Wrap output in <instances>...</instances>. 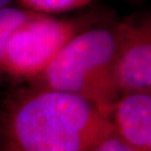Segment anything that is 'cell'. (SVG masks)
Returning <instances> with one entry per match:
<instances>
[{
	"instance_id": "6da1fadb",
	"label": "cell",
	"mask_w": 151,
	"mask_h": 151,
	"mask_svg": "<svg viewBox=\"0 0 151 151\" xmlns=\"http://www.w3.org/2000/svg\"><path fill=\"white\" fill-rule=\"evenodd\" d=\"M112 131L111 114L70 93L28 84L0 102V151H91Z\"/></svg>"
},
{
	"instance_id": "7a4b0ae2",
	"label": "cell",
	"mask_w": 151,
	"mask_h": 151,
	"mask_svg": "<svg viewBox=\"0 0 151 151\" xmlns=\"http://www.w3.org/2000/svg\"><path fill=\"white\" fill-rule=\"evenodd\" d=\"M119 40L120 22L86 28L28 84L80 96L111 114L121 95L116 77Z\"/></svg>"
},
{
	"instance_id": "3957f363",
	"label": "cell",
	"mask_w": 151,
	"mask_h": 151,
	"mask_svg": "<svg viewBox=\"0 0 151 151\" xmlns=\"http://www.w3.org/2000/svg\"><path fill=\"white\" fill-rule=\"evenodd\" d=\"M90 24L91 20L86 18H57L36 14L11 34L2 60L4 77L29 83Z\"/></svg>"
},
{
	"instance_id": "277c9868",
	"label": "cell",
	"mask_w": 151,
	"mask_h": 151,
	"mask_svg": "<svg viewBox=\"0 0 151 151\" xmlns=\"http://www.w3.org/2000/svg\"><path fill=\"white\" fill-rule=\"evenodd\" d=\"M116 77L121 94L151 92V20L120 22V40L116 54Z\"/></svg>"
},
{
	"instance_id": "5b68a950",
	"label": "cell",
	"mask_w": 151,
	"mask_h": 151,
	"mask_svg": "<svg viewBox=\"0 0 151 151\" xmlns=\"http://www.w3.org/2000/svg\"><path fill=\"white\" fill-rule=\"evenodd\" d=\"M114 134L134 151H151V92L122 93L111 111Z\"/></svg>"
},
{
	"instance_id": "8992f818",
	"label": "cell",
	"mask_w": 151,
	"mask_h": 151,
	"mask_svg": "<svg viewBox=\"0 0 151 151\" xmlns=\"http://www.w3.org/2000/svg\"><path fill=\"white\" fill-rule=\"evenodd\" d=\"M35 11L8 6L0 9V78H2V60L11 34L20 24L34 17Z\"/></svg>"
},
{
	"instance_id": "52a82bcc",
	"label": "cell",
	"mask_w": 151,
	"mask_h": 151,
	"mask_svg": "<svg viewBox=\"0 0 151 151\" xmlns=\"http://www.w3.org/2000/svg\"><path fill=\"white\" fill-rule=\"evenodd\" d=\"M22 6L27 9L39 14L52 15L62 14L83 8L92 0H18Z\"/></svg>"
},
{
	"instance_id": "ba28073f",
	"label": "cell",
	"mask_w": 151,
	"mask_h": 151,
	"mask_svg": "<svg viewBox=\"0 0 151 151\" xmlns=\"http://www.w3.org/2000/svg\"><path fill=\"white\" fill-rule=\"evenodd\" d=\"M91 151H134L132 148H130L128 145H125L119 137L114 134L112 131L110 134L104 138L101 142H99Z\"/></svg>"
},
{
	"instance_id": "9c48e42d",
	"label": "cell",
	"mask_w": 151,
	"mask_h": 151,
	"mask_svg": "<svg viewBox=\"0 0 151 151\" xmlns=\"http://www.w3.org/2000/svg\"><path fill=\"white\" fill-rule=\"evenodd\" d=\"M10 2H11V0H0V9L10 6Z\"/></svg>"
}]
</instances>
